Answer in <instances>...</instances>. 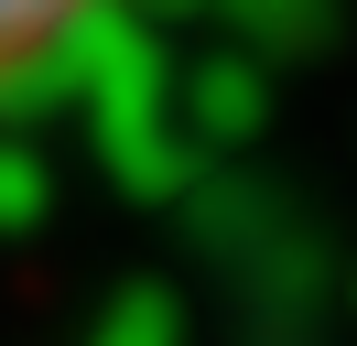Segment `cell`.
I'll use <instances>...</instances> for the list:
<instances>
[{
	"label": "cell",
	"instance_id": "cell-1",
	"mask_svg": "<svg viewBox=\"0 0 357 346\" xmlns=\"http://www.w3.org/2000/svg\"><path fill=\"white\" fill-rule=\"evenodd\" d=\"M98 22H109V0H0V108L22 86H44Z\"/></svg>",
	"mask_w": 357,
	"mask_h": 346
}]
</instances>
